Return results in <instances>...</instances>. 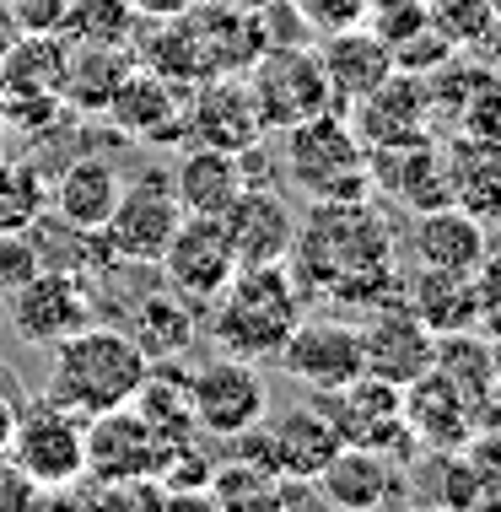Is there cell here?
<instances>
[{
	"mask_svg": "<svg viewBox=\"0 0 501 512\" xmlns=\"http://www.w3.org/2000/svg\"><path fill=\"white\" fill-rule=\"evenodd\" d=\"M243 76H248V87H254L264 130H291V124H302V119L334 108L329 76H324V65H318L313 44H302V49H264Z\"/></svg>",
	"mask_w": 501,
	"mask_h": 512,
	"instance_id": "52a82bcc",
	"label": "cell"
},
{
	"mask_svg": "<svg viewBox=\"0 0 501 512\" xmlns=\"http://www.w3.org/2000/svg\"><path fill=\"white\" fill-rule=\"evenodd\" d=\"M356 329H361V362H367V372H378V378L399 383V389L431 367L437 335H431L421 318L410 313V302L399 297V292L383 297V302H372L367 324H356Z\"/></svg>",
	"mask_w": 501,
	"mask_h": 512,
	"instance_id": "2e32d148",
	"label": "cell"
},
{
	"mask_svg": "<svg viewBox=\"0 0 501 512\" xmlns=\"http://www.w3.org/2000/svg\"><path fill=\"white\" fill-rule=\"evenodd\" d=\"M97 318L92 292H87V275L71 270H38L11 292V324L27 345H60L65 335L87 329Z\"/></svg>",
	"mask_w": 501,
	"mask_h": 512,
	"instance_id": "5bb4252c",
	"label": "cell"
},
{
	"mask_svg": "<svg viewBox=\"0 0 501 512\" xmlns=\"http://www.w3.org/2000/svg\"><path fill=\"white\" fill-rule=\"evenodd\" d=\"M238 448H243L248 464L270 469V475H281V480H313L318 469L334 459L340 432H334L324 405H291L281 415H264L248 432H238Z\"/></svg>",
	"mask_w": 501,
	"mask_h": 512,
	"instance_id": "8992f818",
	"label": "cell"
},
{
	"mask_svg": "<svg viewBox=\"0 0 501 512\" xmlns=\"http://www.w3.org/2000/svg\"><path fill=\"white\" fill-rule=\"evenodd\" d=\"M426 22L437 27L453 49H475L496 33L491 0H426Z\"/></svg>",
	"mask_w": 501,
	"mask_h": 512,
	"instance_id": "d6a6232c",
	"label": "cell"
},
{
	"mask_svg": "<svg viewBox=\"0 0 501 512\" xmlns=\"http://www.w3.org/2000/svg\"><path fill=\"white\" fill-rule=\"evenodd\" d=\"M281 372L297 383H308V389L329 394V389H345L351 378H361L367 372V362H361V329L345 324V318H297V329L286 335L281 345Z\"/></svg>",
	"mask_w": 501,
	"mask_h": 512,
	"instance_id": "7c38bea8",
	"label": "cell"
},
{
	"mask_svg": "<svg viewBox=\"0 0 501 512\" xmlns=\"http://www.w3.org/2000/svg\"><path fill=\"white\" fill-rule=\"evenodd\" d=\"M291 275L302 297L329 302H383L399 292L394 275V232L367 200H313L308 221H297Z\"/></svg>",
	"mask_w": 501,
	"mask_h": 512,
	"instance_id": "6da1fadb",
	"label": "cell"
},
{
	"mask_svg": "<svg viewBox=\"0 0 501 512\" xmlns=\"http://www.w3.org/2000/svg\"><path fill=\"white\" fill-rule=\"evenodd\" d=\"M33 486H27V475L17 464H0V507H17V502H33Z\"/></svg>",
	"mask_w": 501,
	"mask_h": 512,
	"instance_id": "f35d334b",
	"label": "cell"
},
{
	"mask_svg": "<svg viewBox=\"0 0 501 512\" xmlns=\"http://www.w3.org/2000/svg\"><path fill=\"white\" fill-rule=\"evenodd\" d=\"M49 211V178L38 162H11L0 157V238L27 232Z\"/></svg>",
	"mask_w": 501,
	"mask_h": 512,
	"instance_id": "1f68e13d",
	"label": "cell"
},
{
	"mask_svg": "<svg viewBox=\"0 0 501 512\" xmlns=\"http://www.w3.org/2000/svg\"><path fill=\"white\" fill-rule=\"evenodd\" d=\"M184 399H189L194 426H205L211 437H238L270 415L264 378L243 356H216V362L194 367L184 378Z\"/></svg>",
	"mask_w": 501,
	"mask_h": 512,
	"instance_id": "30bf717a",
	"label": "cell"
},
{
	"mask_svg": "<svg viewBox=\"0 0 501 512\" xmlns=\"http://www.w3.org/2000/svg\"><path fill=\"white\" fill-rule=\"evenodd\" d=\"M475 292H480V313H475V329L480 335L501 340V265L496 259H485L475 270Z\"/></svg>",
	"mask_w": 501,
	"mask_h": 512,
	"instance_id": "8d00e7d4",
	"label": "cell"
},
{
	"mask_svg": "<svg viewBox=\"0 0 501 512\" xmlns=\"http://www.w3.org/2000/svg\"><path fill=\"white\" fill-rule=\"evenodd\" d=\"M405 421H410L415 448H431V453H453L480 432V410L437 367H426L421 378L405 383Z\"/></svg>",
	"mask_w": 501,
	"mask_h": 512,
	"instance_id": "7402d4cb",
	"label": "cell"
},
{
	"mask_svg": "<svg viewBox=\"0 0 501 512\" xmlns=\"http://www.w3.org/2000/svg\"><path fill=\"white\" fill-rule=\"evenodd\" d=\"M6 459L27 475L33 491H65L87 475V415L54 405V399H33L17 410Z\"/></svg>",
	"mask_w": 501,
	"mask_h": 512,
	"instance_id": "5b68a950",
	"label": "cell"
},
{
	"mask_svg": "<svg viewBox=\"0 0 501 512\" xmlns=\"http://www.w3.org/2000/svg\"><path fill=\"white\" fill-rule=\"evenodd\" d=\"M318 65H324V76H329L334 108H345L394 71V44H388L378 27L351 22V27H334V33L318 38Z\"/></svg>",
	"mask_w": 501,
	"mask_h": 512,
	"instance_id": "cb8c5ba5",
	"label": "cell"
},
{
	"mask_svg": "<svg viewBox=\"0 0 501 512\" xmlns=\"http://www.w3.org/2000/svg\"><path fill=\"white\" fill-rule=\"evenodd\" d=\"M442 157H448V205L480 216L485 227L501 221V141L453 135V146H442Z\"/></svg>",
	"mask_w": 501,
	"mask_h": 512,
	"instance_id": "484cf974",
	"label": "cell"
},
{
	"mask_svg": "<svg viewBox=\"0 0 501 512\" xmlns=\"http://www.w3.org/2000/svg\"><path fill=\"white\" fill-rule=\"evenodd\" d=\"M157 270L184 302L211 308L221 297V286L238 275V248L227 238V221L221 216H184L173 232V243L162 248Z\"/></svg>",
	"mask_w": 501,
	"mask_h": 512,
	"instance_id": "8fae6325",
	"label": "cell"
},
{
	"mask_svg": "<svg viewBox=\"0 0 501 512\" xmlns=\"http://www.w3.org/2000/svg\"><path fill=\"white\" fill-rule=\"evenodd\" d=\"M141 11L130 0H65L60 38L65 44H97V49H130Z\"/></svg>",
	"mask_w": 501,
	"mask_h": 512,
	"instance_id": "4dcf8cb0",
	"label": "cell"
},
{
	"mask_svg": "<svg viewBox=\"0 0 501 512\" xmlns=\"http://www.w3.org/2000/svg\"><path fill=\"white\" fill-rule=\"evenodd\" d=\"M49 351L54 362H49L44 394L54 405L87 415V421L119 405H135V394L146 389L151 367H157L124 324H97V318L76 335H65L60 345H49Z\"/></svg>",
	"mask_w": 501,
	"mask_h": 512,
	"instance_id": "7a4b0ae2",
	"label": "cell"
},
{
	"mask_svg": "<svg viewBox=\"0 0 501 512\" xmlns=\"http://www.w3.org/2000/svg\"><path fill=\"white\" fill-rule=\"evenodd\" d=\"M367 173H372V189H383L405 211H437V205H448V157H442L431 130L410 135V141L367 146Z\"/></svg>",
	"mask_w": 501,
	"mask_h": 512,
	"instance_id": "9a60e30c",
	"label": "cell"
},
{
	"mask_svg": "<svg viewBox=\"0 0 501 512\" xmlns=\"http://www.w3.org/2000/svg\"><path fill=\"white\" fill-rule=\"evenodd\" d=\"M119 195H124V178L103 157H76L71 168H60V178H49V211L76 221V227H92V232H103Z\"/></svg>",
	"mask_w": 501,
	"mask_h": 512,
	"instance_id": "4316f807",
	"label": "cell"
},
{
	"mask_svg": "<svg viewBox=\"0 0 501 512\" xmlns=\"http://www.w3.org/2000/svg\"><path fill=\"white\" fill-rule=\"evenodd\" d=\"M286 135V178L308 200H367L372 173H367V146L356 141L351 119L340 108L291 124Z\"/></svg>",
	"mask_w": 501,
	"mask_h": 512,
	"instance_id": "277c9868",
	"label": "cell"
},
{
	"mask_svg": "<svg viewBox=\"0 0 501 512\" xmlns=\"http://www.w3.org/2000/svg\"><path fill=\"white\" fill-rule=\"evenodd\" d=\"M491 11H496V22H501V0H491Z\"/></svg>",
	"mask_w": 501,
	"mask_h": 512,
	"instance_id": "bcb514c9",
	"label": "cell"
},
{
	"mask_svg": "<svg viewBox=\"0 0 501 512\" xmlns=\"http://www.w3.org/2000/svg\"><path fill=\"white\" fill-rule=\"evenodd\" d=\"M167 178H173V195L184 205V216H221L243 189L238 151H216L194 141H184V157H178V168H167Z\"/></svg>",
	"mask_w": 501,
	"mask_h": 512,
	"instance_id": "d4e9b609",
	"label": "cell"
},
{
	"mask_svg": "<svg viewBox=\"0 0 501 512\" xmlns=\"http://www.w3.org/2000/svg\"><path fill=\"white\" fill-rule=\"evenodd\" d=\"M399 297L410 302V313L421 318L431 335L475 329V313H480L475 275H453V270H415V281H410Z\"/></svg>",
	"mask_w": 501,
	"mask_h": 512,
	"instance_id": "83f0119b",
	"label": "cell"
},
{
	"mask_svg": "<svg viewBox=\"0 0 501 512\" xmlns=\"http://www.w3.org/2000/svg\"><path fill=\"white\" fill-rule=\"evenodd\" d=\"M184 114H189V87L146 71V65H130L103 108V119H114L124 135L151 146H184Z\"/></svg>",
	"mask_w": 501,
	"mask_h": 512,
	"instance_id": "e0dca14e",
	"label": "cell"
},
{
	"mask_svg": "<svg viewBox=\"0 0 501 512\" xmlns=\"http://www.w3.org/2000/svg\"><path fill=\"white\" fill-rule=\"evenodd\" d=\"M351 119L361 146H388V141H410L431 124V103H426V76L415 71H388L372 92H361L356 103L340 108Z\"/></svg>",
	"mask_w": 501,
	"mask_h": 512,
	"instance_id": "d6986e66",
	"label": "cell"
},
{
	"mask_svg": "<svg viewBox=\"0 0 501 512\" xmlns=\"http://www.w3.org/2000/svg\"><path fill=\"white\" fill-rule=\"evenodd\" d=\"M124 329L141 340V351L151 356V362H167V356H178L194 340V302H184L173 286L146 292V302L135 308V318Z\"/></svg>",
	"mask_w": 501,
	"mask_h": 512,
	"instance_id": "f546056e",
	"label": "cell"
},
{
	"mask_svg": "<svg viewBox=\"0 0 501 512\" xmlns=\"http://www.w3.org/2000/svg\"><path fill=\"white\" fill-rule=\"evenodd\" d=\"M254 17H259V33H264V49H302V44L318 38L308 27V17L297 11V0H270V6H259Z\"/></svg>",
	"mask_w": 501,
	"mask_h": 512,
	"instance_id": "836d02e7",
	"label": "cell"
},
{
	"mask_svg": "<svg viewBox=\"0 0 501 512\" xmlns=\"http://www.w3.org/2000/svg\"><path fill=\"white\" fill-rule=\"evenodd\" d=\"M318 496L329 507H351V512H372V507H388L405 496V475H399L394 453H378V448H356V442H340L334 459L313 475Z\"/></svg>",
	"mask_w": 501,
	"mask_h": 512,
	"instance_id": "44dd1931",
	"label": "cell"
},
{
	"mask_svg": "<svg viewBox=\"0 0 501 512\" xmlns=\"http://www.w3.org/2000/svg\"><path fill=\"white\" fill-rule=\"evenodd\" d=\"M6 11L22 33H60L65 22V0H6Z\"/></svg>",
	"mask_w": 501,
	"mask_h": 512,
	"instance_id": "74e56055",
	"label": "cell"
},
{
	"mask_svg": "<svg viewBox=\"0 0 501 512\" xmlns=\"http://www.w3.org/2000/svg\"><path fill=\"white\" fill-rule=\"evenodd\" d=\"M184 205L173 195V178L167 173H146L135 184H124V195L114 205V216L103 221V243L114 254V265H157L162 248L173 243Z\"/></svg>",
	"mask_w": 501,
	"mask_h": 512,
	"instance_id": "9c48e42d",
	"label": "cell"
},
{
	"mask_svg": "<svg viewBox=\"0 0 501 512\" xmlns=\"http://www.w3.org/2000/svg\"><path fill=\"white\" fill-rule=\"evenodd\" d=\"M17 38H22V27H17V17L6 11V0H0V60L11 54V44H17Z\"/></svg>",
	"mask_w": 501,
	"mask_h": 512,
	"instance_id": "60d3db41",
	"label": "cell"
},
{
	"mask_svg": "<svg viewBox=\"0 0 501 512\" xmlns=\"http://www.w3.org/2000/svg\"><path fill=\"white\" fill-rule=\"evenodd\" d=\"M227 238L238 248V265H286L297 243V216L275 184H243L238 200L221 211Z\"/></svg>",
	"mask_w": 501,
	"mask_h": 512,
	"instance_id": "ffe728a7",
	"label": "cell"
},
{
	"mask_svg": "<svg viewBox=\"0 0 501 512\" xmlns=\"http://www.w3.org/2000/svg\"><path fill=\"white\" fill-rule=\"evenodd\" d=\"M184 141L216 146V151H243V146L264 141V119H259L254 87H248L243 71L194 81L189 114H184Z\"/></svg>",
	"mask_w": 501,
	"mask_h": 512,
	"instance_id": "4fadbf2b",
	"label": "cell"
},
{
	"mask_svg": "<svg viewBox=\"0 0 501 512\" xmlns=\"http://www.w3.org/2000/svg\"><path fill=\"white\" fill-rule=\"evenodd\" d=\"M216 6H232V11H259V6H270V0H216Z\"/></svg>",
	"mask_w": 501,
	"mask_h": 512,
	"instance_id": "ee69618b",
	"label": "cell"
},
{
	"mask_svg": "<svg viewBox=\"0 0 501 512\" xmlns=\"http://www.w3.org/2000/svg\"><path fill=\"white\" fill-rule=\"evenodd\" d=\"M6 151H11V124L0 119V157H6Z\"/></svg>",
	"mask_w": 501,
	"mask_h": 512,
	"instance_id": "f6af8a7d",
	"label": "cell"
},
{
	"mask_svg": "<svg viewBox=\"0 0 501 512\" xmlns=\"http://www.w3.org/2000/svg\"><path fill=\"white\" fill-rule=\"evenodd\" d=\"M11 426H17V405L0 394V459H6V448H11Z\"/></svg>",
	"mask_w": 501,
	"mask_h": 512,
	"instance_id": "b9f144b4",
	"label": "cell"
},
{
	"mask_svg": "<svg viewBox=\"0 0 501 512\" xmlns=\"http://www.w3.org/2000/svg\"><path fill=\"white\" fill-rule=\"evenodd\" d=\"M426 22V0H367V27H378L388 44L410 38Z\"/></svg>",
	"mask_w": 501,
	"mask_h": 512,
	"instance_id": "e575fe53",
	"label": "cell"
},
{
	"mask_svg": "<svg viewBox=\"0 0 501 512\" xmlns=\"http://www.w3.org/2000/svg\"><path fill=\"white\" fill-rule=\"evenodd\" d=\"M485 421L501 426V367H496V378H491V394H485Z\"/></svg>",
	"mask_w": 501,
	"mask_h": 512,
	"instance_id": "7bdbcfd3",
	"label": "cell"
},
{
	"mask_svg": "<svg viewBox=\"0 0 501 512\" xmlns=\"http://www.w3.org/2000/svg\"><path fill=\"white\" fill-rule=\"evenodd\" d=\"M410 254L421 270L475 275L485 259H491V232H485L480 216L458 211V205H437V211H415Z\"/></svg>",
	"mask_w": 501,
	"mask_h": 512,
	"instance_id": "603a6c76",
	"label": "cell"
},
{
	"mask_svg": "<svg viewBox=\"0 0 501 512\" xmlns=\"http://www.w3.org/2000/svg\"><path fill=\"white\" fill-rule=\"evenodd\" d=\"M302 318V286L291 265H238L211 302V340L243 362H275Z\"/></svg>",
	"mask_w": 501,
	"mask_h": 512,
	"instance_id": "3957f363",
	"label": "cell"
},
{
	"mask_svg": "<svg viewBox=\"0 0 501 512\" xmlns=\"http://www.w3.org/2000/svg\"><path fill=\"white\" fill-rule=\"evenodd\" d=\"M297 11L308 17V27H313L318 38L334 33V27L367 22V0H297Z\"/></svg>",
	"mask_w": 501,
	"mask_h": 512,
	"instance_id": "d590c367",
	"label": "cell"
},
{
	"mask_svg": "<svg viewBox=\"0 0 501 512\" xmlns=\"http://www.w3.org/2000/svg\"><path fill=\"white\" fill-rule=\"evenodd\" d=\"M141 17H178V11H189L194 0H130Z\"/></svg>",
	"mask_w": 501,
	"mask_h": 512,
	"instance_id": "ab89813d",
	"label": "cell"
},
{
	"mask_svg": "<svg viewBox=\"0 0 501 512\" xmlns=\"http://www.w3.org/2000/svg\"><path fill=\"white\" fill-rule=\"evenodd\" d=\"M162 464H167V448H162V437L151 432V421L141 410L119 405V410L87 421V475L119 486V480L162 475Z\"/></svg>",
	"mask_w": 501,
	"mask_h": 512,
	"instance_id": "ac0fdd59",
	"label": "cell"
},
{
	"mask_svg": "<svg viewBox=\"0 0 501 512\" xmlns=\"http://www.w3.org/2000/svg\"><path fill=\"white\" fill-rule=\"evenodd\" d=\"M318 405H324V415L334 421L340 442L394 453V459L415 453V437H410V421H405V389L378 378V372H361L345 389H329Z\"/></svg>",
	"mask_w": 501,
	"mask_h": 512,
	"instance_id": "ba28073f",
	"label": "cell"
},
{
	"mask_svg": "<svg viewBox=\"0 0 501 512\" xmlns=\"http://www.w3.org/2000/svg\"><path fill=\"white\" fill-rule=\"evenodd\" d=\"M135 65L130 49H97V44H71V60H65V87L60 98L76 108V114H103L114 87L124 81V71Z\"/></svg>",
	"mask_w": 501,
	"mask_h": 512,
	"instance_id": "f1b7e54d",
	"label": "cell"
}]
</instances>
